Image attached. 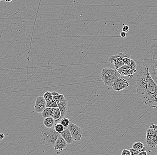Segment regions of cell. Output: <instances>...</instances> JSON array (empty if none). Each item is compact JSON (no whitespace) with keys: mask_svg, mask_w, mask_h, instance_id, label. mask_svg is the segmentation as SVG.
<instances>
[{"mask_svg":"<svg viewBox=\"0 0 157 155\" xmlns=\"http://www.w3.org/2000/svg\"><path fill=\"white\" fill-rule=\"evenodd\" d=\"M67 144L61 136L56 141L54 145V149L57 151H62L67 148Z\"/></svg>","mask_w":157,"mask_h":155,"instance_id":"8fae6325","label":"cell"},{"mask_svg":"<svg viewBox=\"0 0 157 155\" xmlns=\"http://www.w3.org/2000/svg\"><path fill=\"white\" fill-rule=\"evenodd\" d=\"M55 124V120L52 117L47 118L44 121V125L48 129L54 127Z\"/></svg>","mask_w":157,"mask_h":155,"instance_id":"e0dca14e","label":"cell"},{"mask_svg":"<svg viewBox=\"0 0 157 155\" xmlns=\"http://www.w3.org/2000/svg\"><path fill=\"white\" fill-rule=\"evenodd\" d=\"M56 108H46L41 113L42 117L44 118L48 117H52Z\"/></svg>","mask_w":157,"mask_h":155,"instance_id":"9a60e30c","label":"cell"},{"mask_svg":"<svg viewBox=\"0 0 157 155\" xmlns=\"http://www.w3.org/2000/svg\"><path fill=\"white\" fill-rule=\"evenodd\" d=\"M157 134V130L153 128L152 125H150L149 128L147 129V136H151Z\"/></svg>","mask_w":157,"mask_h":155,"instance_id":"ffe728a7","label":"cell"},{"mask_svg":"<svg viewBox=\"0 0 157 155\" xmlns=\"http://www.w3.org/2000/svg\"><path fill=\"white\" fill-rule=\"evenodd\" d=\"M146 57L152 59L157 60V36L153 40L149 54Z\"/></svg>","mask_w":157,"mask_h":155,"instance_id":"30bf717a","label":"cell"},{"mask_svg":"<svg viewBox=\"0 0 157 155\" xmlns=\"http://www.w3.org/2000/svg\"><path fill=\"white\" fill-rule=\"evenodd\" d=\"M129 30V26L128 25H124L122 27V31L127 33Z\"/></svg>","mask_w":157,"mask_h":155,"instance_id":"4316f807","label":"cell"},{"mask_svg":"<svg viewBox=\"0 0 157 155\" xmlns=\"http://www.w3.org/2000/svg\"><path fill=\"white\" fill-rule=\"evenodd\" d=\"M122 57L130 58V54L127 52H121L115 55L112 56L108 59V62L111 64H113L116 70L121 68L124 65V63L123 61Z\"/></svg>","mask_w":157,"mask_h":155,"instance_id":"5b68a950","label":"cell"},{"mask_svg":"<svg viewBox=\"0 0 157 155\" xmlns=\"http://www.w3.org/2000/svg\"><path fill=\"white\" fill-rule=\"evenodd\" d=\"M117 70L121 75L128 76L129 78H132L133 77V74L137 72V64L132 60L131 65L124 64Z\"/></svg>","mask_w":157,"mask_h":155,"instance_id":"8992f818","label":"cell"},{"mask_svg":"<svg viewBox=\"0 0 157 155\" xmlns=\"http://www.w3.org/2000/svg\"><path fill=\"white\" fill-rule=\"evenodd\" d=\"M121 76L117 70H114L110 68H103L101 72V78L105 86L112 87L115 80Z\"/></svg>","mask_w":157,"mask_h":155,"instance_id":"3957f363","label":"cell"},{"mask_svg":"<svg viewBox=\"0 0 157 155\" xmlns=\"http://www.w3.org/2000/svg\"><path fill=\"white\" fill-rule=\"evenodd\" d=\"M143 66L147 68L149 74L157 85V60L152 59L146 56L143 61Z\"/></svg>","mask_w":157,"mask_h":155,"instance_id":"277c9868","label":"cell"},{"mask_svg":"<svg viewBox=\"0 0 157 155\" xmlns=\"http://www.w3.org/2000/svg\"><path fill=\"white\" fill-rule=\"evenodd\" d=\"M120 36L122 38H125L126 36V33L123 32V31H122V32L120 33Z\"/></svg>","mask_w":157,"mask_h":155,"instance_id":"83f0119b","label":"cell"},{"mask_svg":"<svg viewBox=\"0 0 157 155\" xmlns=\"http://www.w3.org/2000/svg\"><path fill=\"white\" fill-rule=\"evenodd\" d=\"M67 128L70 132L74 140L78 141L81 140L83 132L79 126L71 123L70 124Z\"/></svg>","mask_w":157,"mask_h":155,"instance_id":"52a82bcc","label":"cell"},{"mask_svg":"<svg viewBox=\"0 0 157 155\" xmlns=\"http://www.w3.org/2000/svg\"><path fill=\"white\" fill-rule=\"evenodd\" d=\"M151 125L153 126V128L157 130V124H153Z\"/></svg>","mask_w":157,"mask_h":155,"instance_id":"1f68e13d","label":"cell"},{"mask_svg":"<svg viewBox=\"0 0 157 155\" xmlns=\"http://www.w3.org/2000/svg\"><path fill=\"white\" fill-rule=\"evenodd\" d=\"M136 88L137 96L146 105L157 108V85L145 66L142 67L137 73Z\"/></svg>","mask_w":157,"mask_h":155,"instance_id":"6da1fadb","label":"cell"},{"mask_svg":"<svg viewBox=\"0 0 157 155\" xmlns=\"http://www.w3.org/2000/svg\"><path fill=\"white\" fill-rule=\"evenodd\" d=\"M47 102L44 99L43 96L37 97L34 104V111L38 113H42L46 108Z\"/></svg>","mask_w":157,"mask_h":155,"instance_id":"9c48e42d","label":"cell"},{"mask_svg":"<svg viewBox=\"0 0 157 155\" xmlns=\"http://www.w3.org/2000/svg\"><path fill=\"white\" fill-rule=\"evenodd\" d=\"M121 155H131V153L129 150L124 149L121 153Z\"/></svg>","mask_w":157,"mask_h":155,"instance_id":"484cf974","label":"cell"},{"mask_svg":"<svg viewBox=\"0 0 157 155\" xmlns=\"http://www.w3.org/2000/svg\"><path fill=\"white\" fill-rule=\"evenodd\" d=\"M146 143L148 147L151 149L156 148L157 145V134L146 136Z\"/></svg>","mask_w":157,"mask_h":155,"instance_id":"4fadbf2b","label":"cell"},{"mask_svg":"<svg viewBox=\"0 0 157 155\" xmlns=\"http://www.w3.org/2000/svg\"><path fill=\"white\" fill-rule=\"evenodd\" d=\"M65 129V127L63 126V125H62L60 122L57 123L54 126V129H55V131L59 134H60L61 133L63 132Z\"/></svg>","mask_w":157,"mask_h":155,"instance_id":"ac0fdd59","label":"cell"},{"mask_svg":"<svg viewBox=\"0 0 157 155\" xmlns=\"http://www.w3.org/2000/svg\"><path fill=\"white\" fill-rule=\"evenodd\" d=\"M5 137V135L3 133H0V140H3Z\"/></svg>","mask_w":157,"mask_h":155,"instance_id":"4dcf8cb0","label":"cell"},{"mask_svg":"<svg viewBox=\"0 0 157 155\" xmlns=\"http://www.w3.org/2000/svg\"><path fill=\"white\" fill-rule=\"evenodd\" d=\"M60 136V134L55 131L54 126L52 128L45 129L41 133V139L43 144L51 148L54 147L56 141Z\"/></svg>","mask_w":157,"mask_h":155,"instance_id":"7a4b0ae2","label":"cell"},{"mask_svg":"<svg viewBox=\"0 0 157 155\" xmlns=\"http://www.w3.org/2000/svg\"><path fill=\"white\" fill-rule=\"evenodd\" d=\"M60 134L61 136L63 138L64 140H65L67 145H70L73 143L74 141L73 138H72L71 134L67 127H66L63 132H62Z\"/></svg>","mask_w":157,"mask_h":155,"instance_id":"5bb4252c","label":"cell"},{"mask_svg":"<svg viewBox=\"0 0 157 155\" xmlns=\"http://www.w3.org/2000/svg\"><path fill=\"white\" fill-rule=\"evenodd\" d=\"M129 150L130 151V153H131V155H138L139 153H140L139 151L133 149L132 148L129 149Z\"/></svg>","mask_w":157,"mask_h":155,"instance_id":"d4e9b609","label":"cell"},{"mask_svg":"<svg viewBox=\"0 0 157 155\" xmlns=\"http://www.w3.org/2000/svg\"><path fill=\"white\" fill-rule=\"evenodd\" d=\"M61 116V114L59 108H56L52 118L55 119V121H58L60 120Z\"/></svg>","mask_w":157,"mask_h":155,"instance_id":"d6986e66","label":"cell"},{"mask_svg":"<svg viewBox=\"0 0 157 155\" xmlns=\"http://www.w3.org/2000/svg\"><path fill=\"white\" fill-rule=\"evenodd\" d=\"M138 155H148L147 151H142V152H140Z\"/></svg>","mask_w":157,"mask_h":155,"instance_id":"f1b7e54d","label":"cell"},{"mask_svg":"<svg viewBox=\"0 0 157 155\" xmlns=\"http://www.w3.org/2000/svg\"><path fill=\"white\" fill-rule=\"evenodd\" d=\"M43 97H44V99L45 100L47 103L52 100L53 97L52 95V92H50V91H48V92L44 93Z\"/></svg>","mask_w":157,"mask_h":155,"instance_id":"7402d4cb","label":"cell"},{"mask_svg":"<svg viewBox=\"0 0 157 155\" xmlns=\"http://www.w3.org/2000/svg\"><path fill=\"white\" fill-rule=\"evenodd\" d=\"M65 98L63 95H59L53 97V99L57 103H60V102H63V101L65 100Z\"/></svg>","mask_w":157,"mask_h":155,"instance_id":"44dd1931","label":"cell"},{"mask_svg":"<svg viewBox=\"0 0 157 155\" xmlns=\"http://www.w3.org/2000/svg\"><path fill=\"white\" fill-rule=\"evenodd\" d=\"M46 107L47 108H58L57 104L53 99L49 101V102L47 103L46 105Z\"/></svg>","mask_w":157,"mask_h":155,"instance_id":"cb8c5ba5","label":"cell"},{"mask_svg":"<svg viewBox=\"0 0 157 155\" xmlns=\"http://www.w3.org/2000/svg\"><path fill=\"white\" fill-rule=\"evenodd\" d=\"M132 148L133 149L141 152L142 151H146L147 148L144 146V144L141 142H136L133 143Z\"/></svg>","mask_w":157,"mask_h":155,"instance_id":"2e32d148","label":"cell"},{"mask_svg":"<svg viewBox=\"0 0 157 155\" xmlns=\"http://www.w3.org/2000/svg\"><path fill=\"white\" fill-rule=\"evenodd\" d=\"M57 104L58 107L60 111L61 114V116L59 120H60L63 118H65V116L66 115L67 109H68V106H67L68 102H67V100L65 99V100L63 102H60Z\"/></svg>","mask_w":157,"mask_h":155,"instance_id":"7c38bea8","label":"cell"},{"mask_svg":"<svg viewBox=\"0 0 157 155\" xmlns=\"http://www.w3.org/2000/svg\"><path fill=\"white\" fill-rule=\"evenodd\" d=\"M60 123L63 125L65 127H67L70 124V122L69 119L67 118H63L62 119H61Z\"/></svg>","mask_w":157,"mask_h":155,"instance_id":"603a6c76","label":"cell"},{"mask_svg":"<svg viewBox=\"0 0 157 155\" xmlns=\"http://www.w3.org/2000/svg\"><path fill=\"white\" fill-rule=\"evenodd\" d=\"M52 95L53 97H54V96H57V95H59V93H58L57 92H56V91H53V92H52Z\"/></svg>","mask_w":157,"mask_h":155,"instance_id":"f546056e","label":"cell"},{"mask_svg":"<svg viewBox=\"0 0 157 155\" xmlns=\"http://www.w3.org/2000/svg\"><path fill=\"white\" fill-rule=\"evenodd\" d=\"M129 83L122 76L117 78L113 83L112 88L116 91H120L129 86Z\"/></svg>","mask_w":157,"mask_h":155,"instance_id":"ba28073f","label":"cell"},{"mask_svg":"<svg viewBox=\"0 0 157 155\" xmlns=\"http://www.w3.org/2000/svg\"><path fill=\"white\" fill-rule=\"evenodd\" d=\"M12 1V0H10V1H6H6H5V2H6L9 3L10 2H11Z\"/></svg>","mask_w":157,"mask_h":155,"instance_id":"d6a6232c","label":"cell"}]
</instances>
